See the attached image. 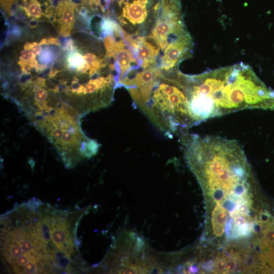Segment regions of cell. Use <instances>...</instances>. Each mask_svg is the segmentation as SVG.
Segmentation results:
<instances>
[{
  "label": "cell",
  "mask_w": 274,
  "mask_h": 274,
  "mask_svg": "<svg viewBox=\"0 0 274 274\" xmlns=\"http://www.w3.org/2000/svg\"><path fill=\"white\" fill-rule=\"evenodd\" d=\"M188 81L189 111L195 125L246 109L274 111V90L245 63L188 76Z\"/></svg>",
  "instance_id": "obj_1"
},
{
  "label": "cell",
  "mask_w": 274,
  "mask_h": 274,
  "mask_svg": "<svg viewBox=\"0 0 274 274\" xmlns=\"http://www.w3.org/2000/svg\"><path fill=\"white\" fill-rule=\"evenodd\" d=\"M36 202L12 211L1 221V253L7 266L16 273L55 272L56 253L47 237Z\"/></svg>",
  "instance_id": "obj_2"
},
{
  "label": "cell",
  "mask_w": 274,
  "mask_h": 274,
  "mask_svg": "<svg viewBox=\"0 0 274 274\" xmlns=\"http://www.w3.org/2000/svg\"><path fill=\"white\" fill-rule=\"evenodd\" d=\"M141 110L167 136L187 132L195 126L189 111L187 75L178 70L162 73Z\"/></svg>",
  "instance_id": "obj_3"
},
{
  "label": "cell",
  "mask_w": 274,
  "mask_h": 274,
  "mask_svg": "<svg viewBox=\"0 0 274 274\" xmlns=\"http://www.w3.org/2000/svg\"><path fill=\"white\" fill-rule=\"evenodd\" d=\"M160 13L149 37L163 51L172 41L185 34L186 30L178 0H162Z\"/></svg>",
  "instance_id": "obj_4"
},
{
  "label": "cell",
  "mask_w": 274,
  "mask_h": 274,
  "mask_svg": "<svg viewBox=\"0 0 274 274\" xmlns=\"http://www.w3.org/2000/svg\"><path fill=\"white\" fill-rule=\"evenodd\" d=\"M106 53L109 59L116 64L118 76V85L123 79L139 66V62L122 34L120 39L109 35L104 38Z\"/></svg>",
  "instance_id": "obj_5"
},
{
  "label": "cell",
  "mask_w": 274,
  "mask_h": 274,
  "mask_svg": "<svg viewBox=\"0 0 274 274\" xmlns=\"http://www.w3.org/2000/svg\"><path fill=\"white\" fill-rule=\"evenodd\" d=\"M192 43V38L188 32L169 43L161 56L159 68L161 72L168 73L178 70L179 64L191 55Z\"/></svg>",
  "instance_id": "obj_6"
},
{
  "label": "cell",
  "mask_w": 274,
  "mask_h": 274,
  "mask_svg": "<svg viewBox=\"0 0 274 274\" xmlns=\"http://www.w3.org/2000/svg\"><path fill=\"white\" fill-rule=\"evenodd\" d=\"M123 36L142 68L156 66L160 48L149 37L133 36L122 29Z\"/></svg>",
  "instance_id": "obj_7"
},
{
  "label": "cell",
  "mask_w": 274,
  "mask_h": 274,
  "mask_svg": "<svg viewBox=\"0 0 274 274\" xmlns=\"http://www.w3.org/2000/svg\"><path fill=\"white\" fill-rule=\"evenodd\" d=\"M149 0H120L122 10L119 17L120 24L130 28H138L144 24L148 19Z\"/></svg>",
  "instance_id": "obj_8"
},
{
  "label": "cell",
  "mask_w": 274,
  "mask_h": 274,
  "mask_svg": "<svg viewBox=\"0 0 274 274\" xmlns=\"http://www.w3.org/2000/svg\"><path fill=\"white\" fill-rule=\"evenodd\" d=\"M75 6L71 0H62L56 9V16L59 22L60 33L70 36L75 22Z\"/></svg>",
  "instance_id": "obj_9"
},
{
  "label": "cell",
  "mask_w": 274,
  "mask_h": 274,
  "mask_svg": "<svg viewBox=\"0 0 274 274\" xmlns=\"http://www.w3.org/2000/svg\"><path fill=\"white\" fill-rule=\"evenodd\" d=\"M67 66L71 70H76L81 73L88 75L90 66L85 61L84 56L74 50L67 56Z\"/></svg>",
  "instance_id": "obj_10"
},
{
  "label": "cell",
  "mask_w": 274,
  "mask_h": 274,
  "mask_svg": "<svg viewBox=\"0 0 274 274\" xmlns=\"http://www.w3.org/2000/svg\"><path fill=\"white\" fill-rule=\"evenodd\" d=\"M83 56L85 61L90 66L88 75L91 77L97 74L106 65L105 59L94 53L88 52Z\"/></svg>",
  "instance_id": "obj_11"
},
{
  "label": "cell",
  "mask_w": 274,
  "mask_h": 274,
  "mask_svg": "<svg viewBox=\"0 0 274 274\" xmlns=\"http://www.w3.org/2000/svg\"><path fill=\"white\" fill-rule=\"evenodd\" d=\"M27 14L35 18H39L43 14L41 5L38 0H29L24 8Z\"/></svg>",
  "instance_id": "obj_12"
},
{
  "label": "cell",
  "mask_w": 274,
  "mask_h": 274,
  "mask_svg": "<svg viewBox=\"0 0 274 274\" xmlns=\"http://www.w3.org/2000/svg\"><path fill=\"white\" fill-rule=\"evenodd\" d=\"M217 208L219 210V213H217V212L214 211V213H215V219L214 218L213 219L214 220L218 225L224 227L227 220V215L224 209L220 206L219 207L217 206Z\"/></svg>",
  "instance_id": "obj_13"
},
{
  "label": "cell",
  "mask_w": 274,
  "mask_h": 274,
  "mask_svg": "<svg viewBox=\"0 0 274 274\" xmlns=\"http://www.w3.org/2000/svg\"><path fill=\"white\" fill-rule=\"evenodd\" d=\"M53 57V52L50 49L45 48L39 57L40 61L41 63V65L46 68V64L50 63Z\"/></svg>",
  "instance_id": "obj_14"
},
{
  "label": "cell",
  "mask_w": 274,
  "mask_h": 274,
  "mask_svg": "<svg viewBox=\"0 0 274 274\" xmlns=\"http://www.w3.org/2000/svg\"><path fill=\"white\" fill-rule=\"evenodd\" d=\"M47 92L44 88H39L35 93V98L37 105L46 104V100L47 98Z\"/></svg>",
  "instance_id": "obj_15"
},
{
  "label": "cell",
  "mask_w": 274,
  "mask_h": 274,
  "mask_svg": "<svg viewBox=\"0 0 274 274\" xmlns=\"http://www.w3.org/2000/svg\"><path fill=\"white\" fill-rule=\"evenodd\" d=\"M24 48L30 49L36 56L39 55L43 51L41 45L36 42L26 43Z\"/></svg>",
  "instance_id": "obj_16"
},
{
  "label": "cell",
  "mask_w": 274,
  "mask_h": 274,
  "mask_svg": "<svg viewBox=\"0 0 274 274\" xmlns=\"http://www.w3.org/2000/svg\"><path fill=\"white\" fill-rule=\"evenodd\" d=\"M266 241L270 244H274V227H270L264 231Z\"/></svg>",
  "instance_id": "obj_17"
},
{
  "label": "cell",
  "mask_w": 274,
  "mask_h": 274,
  "mask_svg": "<svg viewBox=\"0 0 274 274\" xmlns=\"http://www.w3.org/2000/svg\"><path fill=\"white\" fill-rule=\"evenodd\" d=\"M14 0H1V5L8 15L11 14V8Z\"/></svg>",
  "instance_id": "obj_18"
},
{
  "label": "cell",
  "mask_w": 274,
  "mask_h": 274,
  "mask_svg": "<svg viewBox=\"0 0 274 274\" xmlns=\"http://www.w3.org/2000/svg\"><path fill=\"white\" fill-rule=\"evenodd\" d=\"M212 191L213 198L218 201L221 200L224 197L225 194L227 193L226 191L221 188H218Z\"/></svg>",
  "instance_id": "obj_19"
},
{
  "label": "cell",
  "mask_w": 274,
  "mask_h": 274,
  "mask_svg": "<svg viewBox=\"0 0 274 274\" xmlns=\"http://www.w3.org/2000/svg\"><path fill=\"white\" fill-rule=\"evenodd\" d=\"M40 45H56L59 46L60 45V43L59 40L54 38H45L43 39L39 43Z\"/></svg>",
  "instance_id": "obj_20"
},
{
  "label": "cell",
  "mask_w": 274,
  "mask_h": 274,
  "mask_svg": "<svg viewBox=\"0 0 274 274\" xmlns=\"http://www.w3.org/2000/svg\"><path fill=\"white\" fill-rule=\"evenodd\" d=\"M223 207L227 211L232 212L235 208V203L230 199H225L222 203Z\"/></svg>",
  "instance_id": "obj_21"
},
{
  "label": "cell",
  "mask_w": 274,
  "mask_h": 274,
  "mask_svg": "<svg viewBox=\"0 0 274 274\" xmlns=\"http://www.w3.org/2000/svg\"><path fill=\"white\" fill-rule=\"evenodd\" d=\"M212 224L214 233L217 236H221L224 232V227L218 225L214 220L212 219Z\"/></svg>",
  "instance_id": "obj_22"
},
{
  "label": "cell",
  "mask_w": 274,
  "mask_h": 274,
  "mask_svg": "<svg viewBox=\"0 0 274 274\" xmlns=\"http://www.w3.org/2000/svg\"><path fill=\"white\" fill-rule=\"evenodd\" d=\"M226 263L224 259H219L216 263L217 270L219 272H223L226 269Z\"/></svg>",
  "instance_id": "obj_23"
},
{
  "label": "cell",
  "mask_w": 274,
  "mask_h": 274,
  "mask_svg": "<svg viewBox=\"0 0 274 274\" xmlns=\"http://www.w3.org/2000/svg\"><path fill=\"white\" fill-rule=\"evenodd\" d=\"M236 267V262L233 260H228L226 265V270L227 272L233 271Z\"/></svg>",
  "instance_id": "obj_24"
},
{
  "label": "cell",
  "mask_w": 274,
  "mask_h": 274,
  "mask_svg": "<svg viewBox=\"0 0 274 274\" xmlns=\"http://www.w3.org/2000/svg\"><path fill=\"white\" fill-rule=\"evenodd\" d=\"M238 209L242 216L243 215H246L249 212V207L246 203L241 204Z\"/></svg>",
  "instance_id": "obj_25"
},
{
  "label": "cell",
  "mask_w": 274,
  "mask_h": 274,
  "mask_svg": "<svg viewBox=\"0 0 274 274\" xmlns=\"http://www.w3.org/2000/svg\"><path fill=\"white\" fill-rule=\"evenodd\" d=\"M270 217V215L268 213L263 212L260 213L259 218L260 221L264 223H267Z\"/></svg>",
  "instance_id": "obj_26"
},
{
  "label": "cell",
  "mask_w": 274,
  "mask_h": 274,
  "mask_svg": "<svg viewBox=\"0 0 274 274\" xmlns=\"http://www.w3.org/2000/svg\"><path fill=\"white\" fill-rule=\"evenodd\" d=\"M234 222L235 225L238 226L246 223V220L245 218L239 216L234 218Z\"/></svg>",
  "instance_id": "obj_27"
},
{
  "label": "cell",
  "mask_w": 274,
  "mask_h": 274,
  "mask_svg": "<svg viewBox=\"0 0 274 274\" xmlns=\"http://www.w3.org/2000/svg\"><path fill=\"white\" fill-rule=\"evenodd\" d=\"M260 222H256L252 225V229L253 231L256 233H259L260 232L261 228V223H259Z\"/></svg>",
  "instance_id": "obj_28"
},
{
  "label": "cell",
  "mask_w": 274,
  "mask_h": 274,
  "mask_svg": "<svg viewBox=\"0 0 274 274\" xmlns=\"http://www.w3.org/2000/svg\"><path fill=\"white\" fill-rule=\"evenodd\" d=\"M90 5L98 6L100 5V0H85Z\"/></svg>",
  "instance_id": "obj_29"
},
{
  "label": "cell",
  "mask_w": 274,
  "mask_h": 274,
  "mask_svg": "<svg viewBox=\"0 0 274 274\" xmlns=\"http://www.w3.org/2000/svg\"><path fill=\"white\" fill-rule=\"evenodd\" d=\"M225 230L227 234H228L231 231L232 227V224L231 221H229L225 226Z\"/></svg>",
  "instance_id": "obj_30"
}]
</instances>
